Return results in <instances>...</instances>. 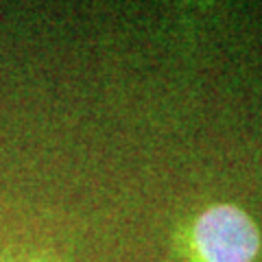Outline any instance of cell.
<instances>
[{
    "instance_id": "cell-1",
    "label": "cell",
    "mask_w": 262,
    "mask_h": 262,
    "mask_svg": "<svg viewBox=\"0 0 262 262\" xmlns=\"http://www.w3.org/2000/svg\"><path fill=\"white\" fill-rule=\"evenodd\" d=\"M192 249L199 262H253L260 251V232L245 210L216 203L194 221Z\"/></svg>"
}]
</instances>
